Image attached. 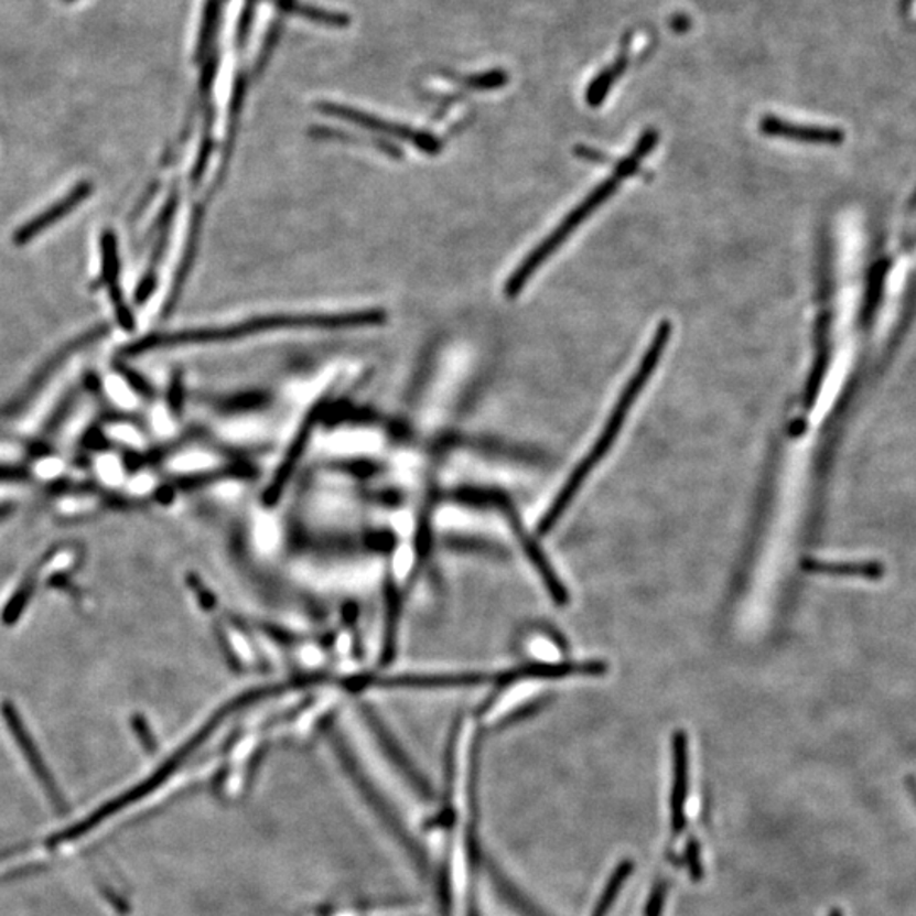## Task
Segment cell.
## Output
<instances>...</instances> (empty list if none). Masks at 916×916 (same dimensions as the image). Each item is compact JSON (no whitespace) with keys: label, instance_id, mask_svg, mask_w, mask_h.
I'll list each match as a JSON object with an SVG mask.
<instances>
[{"label":"cell","instance_id":"7","mask_svg":"<svg viewBox=\"0 0 916 916\" xmlns=\"http://www.w3.org/2000/svg\"><path fill=\"white\" fill-rule=\"evenodd\" d=\"M758 128L767 137L788 138V140L802 141V143L839 144L843 141V131L839 128L798 125V122L784 121L776 116L762 118Z\"/></svg>","mask_w":916,"mask_h":916},{"label":"cell","instance_id":"14","mask_svg":"<svg viewBox=\"0 0 916 916\" xmlns=\"http://www.w3.org/2000/svg\"><path fill=\"white\" fill-rule=\"evenodd\" d=\"M634 869V861H623L622 864L615 869L613 876L610 877L606 887H604L603 894H601L600 902H597V905L594 906L593 915L591 916H607L610 909L613 908V905H615L616 898H618L623 884L629 880Z\"/></svg>","mask_w":916,"mask_h":916},{"label":"cell","instance_id":"3","mask_svg":"<svg viewBox=\"0 0 916 916\" xmlns=\"http://www.w3.org/2000/svg\"><path fill=\"white\" fill-rule=\"evenodd\" d=\"M379 317V313L340 314V316L338 314L336 316H324V314H291L289 316V314H282V316L263 317V320L254 321V323L236 324V326H229V328L188 330V332L172 333V335L144 336V338L121 348L119 355L125 358L137 357V355L159 351V348H172V346L187 345V343L236 338V336L266 332V330L377 323Z\"/></svg>","mask_w":916,"mask_h":916},{"label":"cell","instance_id":"22","mask_svg":"<svg viewBox=\"0 0 916 916\" xmlns=\"http://www.w3.org/2000/svg\"><path fill=\"white\" fill-rule=\"evenodd\" d=\"M830 916H843V913L840 909H833L832 915Z\"/></svg>","mask_w":916,"mask_h":916},{"label":"cell","instance_id":"4","mask_svg":"<svg viewBox=\"0 0 916 916\" xmlns=\"http://www.w3.org/2000/svg\"><path fill=\"white\" fill-rule=\"evenodd\" d=\"M107 333H109V326H107L106 323H103L99 324V326H96V328L84 333V335L77 336L74 342L63 345L55 355H52L45 364L37 368L34 376L31 377L30 382H28L26 387H24L23 392L15 398V401H12L11 405L6 408V417H18L19 412L24 411V409L28 408V405H30V402L33 401L37 395H40V390L50 382V379L58 373L60 368L65 365V362H67L72 355L77 354V352H80L82 348H87V346L93 345V343H96L97 340L104 338Z\"/></svg>","mask_w":916,"mask_h":916},{"label":"cell","instance_id":"11","mask_svg":"<svg viewBox=\"0 0 916 916\" xmlns=\"http://www.w3.org/2000/svg\"><path fill=\"white\" fill-rule=\"evenodd\" d=\"M629 45H632V33L623 36L622 50H619V55L616 56L615 62L607 65L606 68H603L594 77V80L589 84L588 94H585L589 106L600 107L603 100L606 99L610 90L613 89V85L625 74L629 65Z\"/></svg>","mask_w":916,"mask_h":916},{"label":"cell","instance_id":"6","mask_svg":"<svg viewBox=\"0 0 916 916\" xmlns=\"http://www.w3.org/2000/svg\"><path fill=\"white\" fill-rule=\"evenodd\" d=\"M93 192V182H78V184L75 185L71 192H68V194L63 195L58 203L52 204V206L46 207L43 213L37 214V216H34L33 219L24 223V225L21 226L14 235H12V244H14L15 247H24V245L31 244V241L36 239L41 233H45L46 229H50L52 226H55L56 223L62 222L63 217H67L68 214L74 213L75 207L80 206L82 203L89 200Z\"/></svg>","mask_w":916,"mask_h":916},{"label":"cell","instance_id":"9","mask_svg":"<svg viewBox=\"0 0 916 916\" xmlns=\"http://www.w3.org/2000/svg\"><path fill=\"white\" fill-rule=\"evenodd\" d=\"M6 720H8V725L9 729H11L12 735H14V739L18 740L19 748L23 751L24 757H26L28 762H30L31 769H33V773L36 774L40 783L43 784L46 795H49V798L52 799L53 805H55L60 811H63V808H65V801H63L62 793H60V789L56 788L55 780L52 779V774L49 773L45 762H43L41 755L37 754L33 740H31V736L28 735L26 730H24L21 722H19L15 711H6Z\"/></svg>","mask_w":916,"mask_h":916},{"label":"cell","instance_id":"18","mask_svg":"<svg viewBox=\"0 0 916 916\" xmlns=\"http://www.w3.org/2000/svg\"><path fill=\"white\" fill-rule=\"evenodd\" d=\"M688 864L689 869H691L692 877H694V880H701V876H703V869H701L700 864V847H698V842H696V840L689 842Z\"/></svg>","mask_w":916,"mask_h":916},{"label":"cell","instance_id":"12","mask_svg":"<svg viewBox=\"0 0 916 916\" xmlns=\"http://www.w3.org/2000/svg\"><path fill=\"white\" fill-rule=\"evenodd\" d=\"M324 112H332L333 116H338V118L348 119V121L357 122V125L367 126V128L376 129V131H384V133L390 134H398V137L405 138H412V140L417 141V144H420L421 148H434L433 140L430 138L423 137V134H414L411 131H406L405 128H398V126L387 125V122L379 121V119L370 118V116L362 115V112L355 111V109H348V107L342 106H333V104H324L321 106Z\"/></svg>","mask_w":916,"mask_h":916},{"label":"cell","instance_id":"15","mask_svg":"<svg viewBox=\"0 0 916 916\" xmlns=\"http://www.w3.org/2000/svg\"><path fill=\"white\" fill-rule=\"evenodd\" d=\"M219 12H222V0H207L206 9H204V21L203 26H201L200 41H197V53H195V58L197 60H203V56L209 50L217 21H219Z\"/></svg>","mask_w":916,"mask_h":916},{"label":"cell","instance_id":"1","mask_svg":"<svg viewBox=\"0 0 916 916\" xmlns=\"http://www.w3.org/2000/svg\"><path fill=\"white\" fill-rule=\"evenodd\" d=\"M670 333H672V326H670L669 321H662L659 328H657L656 336H654V340L650 342V346H648V351L645 352L644 358H642L640 367L637 368V373H635L634 377H632L629 382L626 384L625 390H623L622 396H619L615 409L611 412L610 420H607L603 433L600 434V439L596 440L593 449L589 450L588 456H585L584 461L578 465L574 474L569 477L565 486L560 489L559 496L556 497V500H553L549 511H547V515H545L543 519H541L538 534L547 535L553 527H556V522L559 521L560 516L563 515V511H565L569 503L574 499L575 494H578V491L581 489L585 478H588L589 474L594 471V467L603 461L604 456H606L607 450H610L611 446H613V443L616 442V439H618L619 431H622L623 423H625L626 417H628L629 409H632V406L635 405V399H637L638 395H640L642 390H644L645 384L648 382L651 374H654L657 365H659L660 357H662L667 343H669Z\"/></svg>","mask_w":916,"mask_h":916},{"label":"cell","instance_id":"5","mask_svg":"<svg viewBox=\"0 0 916 916\" xmlns=\"http://www.w3.org/2000/svg\"><path fill=\"white\" fill-rule=\"evenodd\" d=\"M100 261H103V270H100L99 285H106L107 288V294L111 299L112 310H115L119 326L126 332H133L137 328V321H134L133 311L129 310L125 294L119 288L121 267H119L118 239H116V233L112 229H104L103 236H100Z\"/></svg>","mask_w":916,"mask_h":916},{"label":"cell","instance_id":"2","mask_svg":"<svg viewBox=\"0 0 916 916\" xmlns=\"http://www.w3.org/2000/svg\"><path fill=\"white\" fill-rule=\"evenodd\" d=\"M659 143V133H657L656 129H647L644 134H642L640 140L637 141V147L634 148V151L626 157L625 160H622L618 166H616L615 173L607 177L600 187L594 188L591 194L572 211L569 216L560 223L559 228L549 236V238L541 241L530 255H528L525 260H522L521 266L519 269L513 273L511 279H509L508 285H506V292L511 298L519 294L522 288H525V283L530 280V277L543 266L545 261L549 260L556 250H559L562 247L563 241L569 238V235L575 231L582 223L588 219L597 207L603 206L607 200H610L611 195L615 194L618 191L619 184L626 179L632 177L635 172H637L638 165H640L642 160L650 153L654 148L657 147Z\"/></svg>","mask_w":916,"mask_h":916},{"label":"cell","instance_id":"20","mask_svg":"<svg viewBox=\"0 0 916 916\" xmlns=\"http://www.w3.org/2000/svg\"><path fill=\"white\" fill-rule=\"evenodd\" d=\"M670 28H672L676 33H686V31L691 28V19H689L686 14H676L672 19H670Z\"/></svg>","mask_w":916,"mask_h":916},{"label":"cell","instance_id":"8","mask_svg":"<svg viewBox=\"0 0 916 916\" xmlns=\"http://www.w3.org/2000/svg\"><path fill=\"white\" fill-rule=\"evenodd\" d=\"M673 783L670 796L673 833H681L686 823V798H688V736L685 732L673 733L672 739Z\"/></svg>","mask_w":916,"mask_h":916},{"label":"cell","instance_id":"19","mask_svg":"<svg viewBox=\"0 0 916 916\" xmlns=\"http://www.w3.org/2000/svg\"><path fill=\"white\" fill-rule=\"evenodd\" d=\"M666 890L664 884H659L651 894L650 902L647 905V916H660L662 912L664 902H666Z\"/></svg>","mask_w":916,"mask_h":916},{"label":"cell","instance_id":"16","mask_svg":"<svg viewBox=\"0 0 916 916\" xmlns=\"http://www.w3.org/2000/svg\"><path fill=\"white\" fill-rule=\"evenodd\" d=\"M508 82L509 75L508 72L505 71H493L487 72V74L472 75V77L465 78V84H467L471 89L478 90L499 89V87L508 84Z\"/></svg>","mask_w":916,"mask_h":916},{"label":"cell","instance_id":"17","mask_svg":"<svg viewBox=\"0 0 916 916\" xmlns=\"http://www.w3.org/2000/svg\"><path fill=\"white\" fill-rule=\"evenodd\" d=\"M115 367L116 370H118V373L121 374L122 377H125L126 382H128L129 386L133 387L134 390H138L140 395H153V390H151V386H148L147 380H144L143 377L138 376L137 373H133L131 368L126 367V365L122 364H116Z\"/></svg>","mask_w":916,"mask_h":916},{"label":"cell","instance_id":"10","mask_svg":"<svg viewBox=\"0 0 916 916\" xmlns=\"http://www.w3.org/2000/svg\"><path fill=\"white\" fill-rule=\"evenodd\" d=\"M802 569L811 574L833 575V578H862L880 581L886 574V567L876 560L871 562H827V560H806Z\"/></svg>","mask_w":916,"mask_h":916},{"label":"cell","instance_id":"13","mask_svg":"<svg viewBox=\"0 0 916 916\" xmlns=\"http://www.w3.org/2000/svg\"><path fill=\"white\" fill-rule=\"evenodd\" d=\"M276 4L280 11L302 15V18L311 19L314 23L324 24V26L345 28L351 24L348 15L310 8V6L301 4L298 0H276Z\"/></svg>","mask_w":916,"mask_h":916},{"label":"cell","instance_id":"21","mask_svg":"<svg viewBox=\"0 0 916 916\" xmlns=\"http://www.w3.org/2000/svg\"><path fill=\"white\" fill-rule=\"evenodd\" d=\"M906 786H908L909 795L913 796L916 802V779L913 776L906 777Z\"/></svg>","mask_w":916,"mask_h":916},{"label":"cell","instance_id":"23","mask_svg":"<svg viewBox=\"0 0 916 916\" xmlns=\"http://www.w3.org/2000/svg\"><path fill=\"white\" fill-rule=\"evenodd\" d=\"M65 2H72V0H65Z\"/></svg>","mask_w":916,"mask_h":916}]
</instances>
